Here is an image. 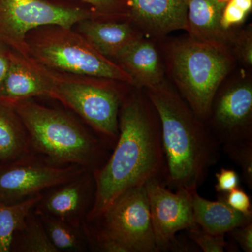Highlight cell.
<instances>
[{
    "mask_svg": "<svg viewBox=\"0 0 252 252\" xmlns=\"http://www.w3.org/2000/svg\"><path fill=\"white\" fill-rule=\"evenodd\" d=\"M109 19L130 20V10L126 0H76Z\"/></svg>",
    "mask_w": 252,
    "mask_h": 252,
    "instance_id": "d4e9b609",
    "label": "cell"
},
{
    "mask_svg": "<svg viewBox=\"0 0 252 252\" xmlns=\"http://www.w3.org/2000/svg\"><path fill=\"white\" fill-rule=\"evenodd\" d=\"M75 26L77 32L93 47L113 61L126 46L142 36L130 20L90 18Z\"/></svg>",
    "mask_w": 252,
    "mask_h": 252,
    "instance_id": "9a60e30c",
    "label": "cell"
},
{
    "mask_svg": "<svg viewBox=\"0 0 252 252\" xmlns=\"http://www.w3.org/2000/svg\"><path fill=\"white\" fill-rule=\"evenodd\" d=\"M114 62L131 79L137 89H149L165 81L161 59L153 43L143 36L123 49Z\"/></svg>",
    "mask_w": 252,
    "mask_h": 252,
    "instance_id": "2e32d148",
    "label": "cell"
},
{
    "mask_svg": "<svg viewBox=\"0 0 252 252\" xmlns=\"http://www.w3.org/2000/svg\"><path fill=\"white\" fill-rule=\"evenodd\" d=\"M82 228L91 251L158 252L144 185L126 190Z\"/></svg>",
    "mask_w": 252,
    "mask_h": 252,
    "instance_id": "5b68a950",
    "label": "cell"
},
{
    "mask_svg": "<svg viewBox=\"0 0 252 252\" xmlns=\"http://www.w3.org/2000/svg\"><path fill=\"white\" fill-rule=\"evenodd\" d=\"M104 18L91 8L54 4L47 0H0V41L29 57L26 37L41 26L72 28L83 20Z\"/></svg>",
    "mask_w": 252,
    "mask_h": 252,
    "instance_id": "ba28073f",
    "label": "cell"
},
{
    "mask_svg": "<svg viewBox=\"0 0 252 252\" xmlns=\"http://www.w3.org/2000/svg\"><path fill=\"white\" fill-rule=\"evenodd\" d=\"M130 21L150 35L163 36L187 28V0H126Z\"/></svg>",
    "mask_w": 252,
    "mask_h": 252,
    "instance_id": "5bb4252c",
    "label": "cell"
},
{
    "mask_svg": "<svg viewBox=\"0 0 252 252\" xmlns=\"http://www.w3.org/2000/svg\"><path fill=\"white\" fill-rule=\"evenodd\" d=\"M41 196V193L13 204L0 202V252H10L13 235L23 228Z\"/></svg>",
    "mask_w": 252,
    "mask_h": 252,
    "instance_id": "7402d4cb",
    "label": "cell"
},
{
    "mask_svg": "<svg viewBox=\"0 0 252 252\" xmlns=\"http://www.w3.org/2000/svg\"><path fill=\"white\" fill-rule=\"evenodd\" d=\"M36 212L51 243L59 252H84L89 250L82 225L77 226L47 214Z\"/></svg>",
    "mask_w": 252,
    "mask_h": 252,
    "instance_id": "ffe728a7",
    "label": "cell"
},
{
    "mask_svg": "<svg viewBox=\"0 0 252 252\" xmlns=\"http://www.w3.org/2000/svg\"><path fill=\"white\" fill-rule=\"evenodd\" d=\"M85 170L79 165L56 163L34 152L12 161L0 162V202L23 201L65 183Z\"/></svg>",
    "mask_w": 252,
    "mask_h": 252,
    "instance_id": "9c48e42d",
    "label": "cell"
},
{
    "mask_svg": "<svg viewBox=\"0 0 252 252\" xmlns=\"http://www.w3.org/2000/svg\"><path fill=\"white\" fill-rule=\"evenodd\" d=\"M95 190L94 172L85 170L65 183L44 190L34 209L81 226L94 205Z\"/></svg>",
    "mask_w": 252,
    "mask_h": 252,
    "instance_id": "7c38bea8",
    "label": "cell"
},
{
    "mask_svg": "<svg viewBox=\"0 0 252 252\" xmlns=\"http://www.w3.org/2000/svg\"><path fill=\"white\" fill-rule=\"evenodd\" d=\"M252 9V0H228L222 13V28L229 31L232 28L242 24Z\"/></svg>",
    "mask_w": 252,
    "mask_h": 252,
    "instance_id": "cb8c5ba5",
    "label": "cell"
},
{
    "mask_svg": "<svg viewBox=\"0 0 252 252\" xmlns=\"http://www.w3.org/2000/svg\"><path fill=\"white\" fill-rule=\"evenodd\" d=\"M230 158L240 167L244 182L252 189V140L237 141L223 144Z\"/></svg>",
    "mask_w": 252,
    "mask_h": 252,
    "instance_id": "603a6c76",
    "label": "cell"
},
{
    "mask_svg": "<svg viewBox=\"0 0 252 252\" xmlns=\"http://www.w3.org/2000/svg\"><path fill=\"white\" fill-rule=\"evenodd\" d=\"M219 196L233 210L245 215H252L251 199L243 189L238 187L228 193H220Z\"/></svg>",
    "mask_w": 252,
    "mask_h": 252,
    "instance_id": "4316f807",
    "label": "cell"
},
{
    "mask_svg": "<svg viewBox=\"0 0 252 252\" xmlns=\"http://www.w3.org/2000/svg\"><path fill=\"white\" fill-rule=\"evenodd\" d=\"M31 152L21 118L12 107L0 101V162L12 161Z\"/></svg>",
    "mask_w": 252,
    "mask_h": 252,
    "instance_id": "d6986e66",
    "label": "cell"
},
{
    "mask_svg": "<svg viewBox=\"0 0 252 252\" xmlns=\"http://www.w3.org/2000/svg\"><path fill=\"white\" fill-rule=\"evenodd\" d=\"M186 230L189 238L204 252H223L228 245L225 235H212L196 223Z\"/></svg>",
    "mask_w": 252,
    "mask_h": 252,
    "instance_id": "484cf974",
    "label": "cell"
},
{
    "mask_svg": "<svg viewBox=\"0 0 252 252\" xmlns=\"http://www.w3.org/2000/svg\"><path fill=\"white\" fill-rule=\"evenodd\" d=\"M168 61L184 99L205 122L220 84L231 69L233 60L226 45L189 36L170 46Z\"/></svg>",
    "mask_w": 252,
    "mask_h": 252,
    "instance_id": "277c9868",
    "label": "cell"
},
{
    "mask_svg": "<svg viewBox=\"0 0 252 252\" xmlns=\"http://www.w3.org/2000/svg\"><path fill=\"white\" fill-rule=\"evenodd\" d=\"M144 185L158 252L186 251L188 248L176 235L195 224L192 208L194 191L179 189L173 192L160 178L152 179Z\"/></svg>",
    "mask_w": 252,
    "mask_h": 252,
    "instance_id": "30bf717a",
    "label": "cell"
},
{
    "mask_svg": "<svg viewBox=\"0 0 252 252\" xmlns=\"http://www.w3.org/2000/svg\"><path fill=\"white\" fill-rule=\"evenodd\" d=\"M228 233L244 252H252V222L236 227Z\"/></svg>",
    "mask_w": 252,
    "mask_h": 252,
    "instance_id": "f546056e",
    "label": "cell"
},
{
    "mask_svg": "<svg viewBox=\"0 0 252 252\" xmlns=\"http://www.w3.org/2000/svg\"><path fill=\"white\" fill-rule=\"evenodd\" d=\"M228 0H187V28L189 36L199 40L226 45L232 39L229 31L220 25L222 13Z\"/></svg>",
    "mask_w": 252,
    "mask_h": 252,
    "instance_id": "e0dca14e",
    "label": "cell"
},
{
    "mask_svg": "<svg viewBox=\"0 0 252 252\" xmlns=\"http://www.w3.org/2000/svg\"><path fill=\"white\" fill-rule=\"evenodd\" d=\"M160 122L165 169L170 189L198 190L220 160V144L185 99L165 81L146 89Z\"/></svg>",
    "mask_w": 252,
    "mask_h": 252,
    "instance_id": "7a4b0ae2",
    "label": "cell"
},
{
    "mask_svg": "<svg viewBox=\"0 0 252 252\" xmlns=\"http://www.w3.org/2000/svg\"><path fill=\"white\" fill-rule=\"evenodd\" d=\"M56 75V71L42 65L31 56L26 57L12 50L0 101L10 103L36 96L52 98Z\"/></svg>",
    "mask_w": 252,
    "mask_h": 252,
    "instance_id": "4fadbf2b",
    "label": "cell"
},
{
    "mask_svg": "<svg viewBox=\"0 0 252 252\" xmlns=\"http://www.w3.org/2000/svg\"><path fill=\"white\" fill-rule=\"evenodd\" d=\"M235 46L239 57L249 65L252 63V35L251 31L243 32L235 39Z\"/></svg>",
    "mask_w": 252,
    "mask_h": 252,
    "instance_id": "f1b7e54d",
    "label": "cell"
},
{
    "mask_svg": "<svg viewBox=\"0 0 252 252\" xmlns=\"http://www.w3.org/2000/svg\"><path fill=\"white\" fill-rule=\"evenodd\" d=\"M6 104L22 120L32 152L56 163L79 165L92 172L107 162L109 149L68 113L36 103L32 98Z\"/></svg>",
    "mask_w": 252,
    "mask_h": 252,
    "instance_id": "3957f363",
    "label": "cell"
},
{
    "mask_svg": "<svg viewBox=\"0 0 252 252\" xmlns=\"http://www.w3.org/2000/svg\"><path fill=\"white\" fill-rule=\"evenodd\" d=\"M10 252H59L51 243L34 209L28 215L23 228L15 232Z\"/></svg>",
    "mask_w": 252,
    "mask_h": 252,
    "instance_id": "44dd1931",
    "label": "cell"
},
{
    "mask_svg": "<svg viewBox=\"0 0 252 252\" xmlns=\"http://www.w3.org/2000/svg\"><path fill=\"white\" fill-rule=\"evenodd\" d=\"M56 71L53 99L77 113L112 150L119 137V116L124 94L109 81Z\"/></svg>",
    "mask_w": 252,
    "mask_h": 252,
    "instance_id": "52a82bcc",
    "label": "cell"
},
{
    "mask_svg": "<svg viewBox=\"0 0 252 252\" xmlns=\"http://www.w3.org/2000/svg\"><path fill=\"white\" fill-rule=\"evenodd\" d=\"M12 49L0 41V93L10 65V58Z\"/></svg>",
    "mask_w": 252,
    "mask_h": 252,
    "instance_id": "4dcf8cb0",
    "label": "cell"
},
{
    "mask_svg": "<svg viewBox=\"0 0 252 252\" xmlns=\"http://www.w3.org/2000/svg\"><path fill=\"white\" fill-rule=\"evenodd\" d=\"M217 181L215 190L219 193H226L238 188L240 178L235 170L232 169L221 168L216 175Z\"/></svg>",
    "mask_w": 252,
    "mask_h": 252,
    "instance_id": "83f0119b",
    "label": "cell"
},
{
    "mask_svg": "<svg viewBox=\"0 0 252 252\" xmlns=\"http://www.w3.org/2000/svg\"><path fill=\"white\" fill-rule=\"evenodd\" d=\"M26 41L32 59L53 70L131 84L119 64L99 54L72 28L41 26L30 32Z\"/></svg>",
    "mask_w": 252,
    "mask_h": 252,
    "instance_id": "8992f818",
    "label": "cell"
},
{
    "mask_svg": "<svg viewBox=\"0 0 252 252\" xmlns=\"http://www.w3.org/2000/svg\"><path fill=\"white\" fill-rule=\"evenodd\" d=\"M119 134L107 162L94 172L96 190L86 221L105 211L121 194L154 178L162 179L165 161L160 122L148 97L124 95L119 116Z\"/></svg>",
    "mask_w": 252,
    "mask_h": 252,
    "instance_id": "6da1fadb",
    "label": "cell"
},
{
    "mask_svg": "<svg viewBox=\"0 0 252 252\" xmlns=\"http://www.w3.org/2000/svg\"><path fill=\"white\" fill-rule=\"evenodd\" d=\"M252 86L250 82L233 84L217 93L205 122L220 145L252 140Z\"/></svg>",
    "mask_w": 252,
    "mask_h": 252,
    "instance_id": "8fae6325",
    "label": "cell"
},
{
    "mask_svg": "<svg viewBox=\"0 0 252 252\" xmlns=\"http://www.w3.org/2000/svg\"><path fill=\"white\" fill-rule=\"evenodd\" d=\"M192 208L195 223L212 235H225L236 227L252 222V215L233 210L220 196L217 201L207 200L198 190L192 195Z\"/></svg>",
    "mask_w": 252,
    "mask_h": 252,
    "instance_id": "ac0fdd59",
    "label": "cell"
}]
</instances>
